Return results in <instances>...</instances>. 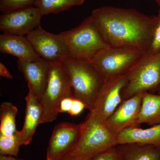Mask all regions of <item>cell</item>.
<instances>
[{
  "label": "cell",
  "mask_w": 160,
  "mask_h": 160,
  "mask_svg": "<svg viewBox=\"0 0 160 160\" xmlns=\"http://www.w3.org/2000/svg\"><path fill=\"white\" fill-rule=\"evenodd\" d=\"M91 16L108 46L149 49L157 15H148L134 8L105 6L94 9Z\"/></svg>",
  "instance_id": "6da1fadb"
},
{
  "label": "cell",
  "mask_w": 160,
  "mask_h": 160,
  "mask_svg": "<svg viewBox=\"0 0 160 160\" xmlns=\"http://www.w3.org/2000/svg\"><path fill=\"white\" fill-rule=\"evenodd\" d=\"M62 66L71 83L74 98L85 104L89 112L93 108L98 95L106 82L89 60L68 56Z\"/></svg>",
  "instance_id": "7a4b0ae2"
},
{
  "label": "cell",
  "mask_w": 160,
  "mask_h": 160,
  "mask_svg": "<svg viewBox=\"0 0 160 160\" xmlns=\"http://www.w3.org/2000/svg\"><path fill=\"white\" fill-rule=\"evenodd\" d=\"M117 135L89 112L82 123L78 141L66 157L75 160H90L92 158L116 147Z\"/></svg>",
  "instance_id": "3957f363"
},
{
  "label": "cell",
  "mask_w": 160,
  "mask_h": 160,
  "mask_svg": "<svg viewBox=\"0 0 160 160\" xmlns=\"http://www.w3.org/2000/svg\"><path fill=\"white\" fill-rule=\"evenodd\" d=\"M69 56L91 61L102 49L108 47L91 15L77 27L61 32Z\"/></svg>",
  "instance_id": "277c9868"
},
{
  "label": "cell",
  "mask_w": 160,
  "mask_h": 160,
  "mask_svg": "<svg viewBox=\"0 0 160 160\" xmlns=\"http://www.w3.org/2000/svg\"><path fill=\"white\" fill-rule=\"evenodd\" d=\"M146 51L129 47H108L92 60L105 82L126 76Z\"/></svg>",
  "instance_id": "5b68a950"
},
{
  "label": "cell",
  "mask_w": 160,
  "mask_h": 160,
  "mask_svg": "<svg viewBox=\"0 0 160 160\" xmlns=\"http://www.w3.org/2000/svg\"><path fill=\"white\" fill-rule=\"evenodd\" d=\"M127 82L122 92V101L153 89L160 85V52L146 51L126 75Z\"/></svg>",
  "instance_id": "8992f818"
},
{
  "label": "cell",
  "mask_w": 160,
  "mask_h": 160,
  "mask_svg": "<svg viewBox=\"0 0 160 160\" xmlns=\"http://www.w3.org/2000/svg\"><path fill=\"white\" fill-rule=\"evenodd\" d=\"M67 97L74 98L62 62H51L47 85L40 101L43 110L41 124L54 121L59 114L60 102Z\"/></svg>",
  "instance_id": "52a82bcc"
},
{
  "label": "cell",
  "mask_w": 160,
  "mask_h": 160,
  "mask_svg": "<svg viewBox=\"0 0 160 160\" xmlns=\"http://www.w3.org/2000/svg\"><path fill=\"white\" fill-rule=\"evenodd\" d=\"M35 51L42 58L50 62H62L69 56L62 35L50 33L41 26L26 36Z\"/></svg>",
  "instance_id": "ba28073f"
},
{
  "label": "cell",
  "mask_w": 160,
  "mask_h": 160,
  "mask_svg": "<svg viewBox=\"0 0 160 160\" xmlns=\"http://www.w3.org/2000/svg\"><path fill=\"white\" fill-rule=\"evenodd\" d=\"M42 17L34 6L3 12L0 16V29L5 34L27 35L41 26Z\"/></svg>",
  "instance_id": "9c48e42d"
},
{
  "label": "cell",
  "mask_w": 160,
  "mask_h": 160,
  "mask_svg": "<svg viewBox=\"0 0 160 160\" xmlns=\"http://www.w3.org/2000/svg\"><path fill=\"white\" fill-rule=\"evenodd\" d=\"M82 130V123L62 122L55 126L49 140L46 160H62L77 144Z\"/></svg>",
  "instance_id": "30bf717a"
},
{
  "label": "cell",
  "mask_w": 160,
  "mask_h": 160,
  "mask_svg": "<svg viewBox=\"0 0 160 160\" xmlns=\"http://www.w3.org/2000/svg\"><path fill=\"white\" fill-rule=\"evenodd\" d=\"M127 82L126 76L106 82L98 95L90 113L106 122L122 101V92Z\"/></svg>",
  "instance_id": "8fae6325"
},
{
  "label": "cell",
  "mask_w": 160,
  "mask_h": 160,
  "mask_svg": "<svg viewBox=\"0 0 160 160\" xmlns=\"http://www.w3.org/2000/svg\"><path fill=\"white\" fill-rule=\"evenodd\" d=\"M142 93L123 100L106 122L108 128L115 134L130 127H137L142 104Z\"/></svg>",
  "instance_id": "7c38bea8"
},
{
  "label": "cell",
  "mask_w": 160,
  "mask_h": 160,
  "mask_svg": "<svg viewBox=\"0 0 160 160\" xmlns=\"http://www.w3.org/2000/svg\"><path fill=\"white\" fill-rule=\"evenodd\" d=\"M51 62L41 58L35 62L18 60V69L27 82L28 88L40 101L44 93L49 77Z\"/></svg>",
  "instance_id": "4fadbf2b"
},
{
  "label": "cell",
  "mask_w": 160,
  "mask_h": 160,
  "mask_svg": "<svg viewBox=\"0 0 160 160\" xmlns=\"http://www.w3.org/2000/svg\"><path fill=\"white\" fill-rule=\"evenodd\" d=\"M0 51L26 62H35L42 58L35 51L30 41L24 36L5 34L0 36Z\"/></svg>",
  "instance_id": "5bb4252c"
},
{
  "label": "cell",
  "mask_w": 160,
  "mask_h": 160,
  "mask_svg": "<svg viewBox=\"0 0 160 160\" xmlns=\"http://www.w3.org/2000/svg\"><path fill=\"white\" fill-rule=\"evenodd\" d=\"M26 108L22 129L20 130L24 146L29 145L42 118L43 110L39 100L31 90L25 98Z\"/></svg>",
  "instance_id": "9a60e30c"
},
{
  "label": "cell",
  "mask_w": 160,
  "mask_h": 160,
  "mask_svg": "<svg viewBox=\"0 0 160 160\" xmlns=\"http://www.w3.org/2000/svg\"><path fill=\"white\" fill-rule=\"evenodd\" d=\"M117 141L118 145L138 143L152 145L160 148V124L147 129L138 127L128 128L117 135Z\"/></svg>",
  "instance_id": "2e32d148"
},
{
  "label": "cell",
  "mask_w": 160,
  "mask_h": 160,
  "mask_svg": "<svg viewBox=\"0 0 160 160\" xmlns=\"http://www.w3.org/2000/svg\"><path fill=\"white\" fill-rule=\"evenodd\" d=\"M117 148L122 160H160V148L152 145L126 143Z\"/></svg>",
  "instance_id": "e0dca14e"
},
{
  "label": "cell",
  "mask_w": 160,
  "mask_h": 160,
  "mask_svg": "<svg viewBox=\"0 0 160 160\" xmlns=\"http://www.w3.org/2000/svg\"><path fill=\"white\" fill-rule=\"evenodd\" d=\"M143 123L151 126L160 124V93L155 94L148 92H143L137 127Z\"/></svg>",
  "instance_id": "ac0fdd59"
},
{
  "label": "cell",
  "mask_w": 160,
  "mask_h": 160,
  "mask_svg": "<svg viewBox=\"0 0 160 160\" xmlns=\"http://www.w3.org/2000/svg\"><path fill=\"white\" fill-rule=\"evenodd\" d=\"M0 135L9 136L17 131L16 118L18 108L12 103L4 102L1 105Z\"/></svg>",
  "instance_id": "d6986e66"
},
{
  "label": "cell",
  "mask_w": 160,
  "mask_h": 160,
  "mask_svg": "<svg viewBox=\"0 0 160 160\" xmlns=\"http://www.w3.org/2000/svg\"><path fill=\"white\" fill-rule=\"evenodd\" d=\"M85 0H37L34 6L42 16L57 14L70 9L74 6H81Z\"/></svg>",
  "instance_id": "ffe728a7"
},
{
  "label": "cell",
  "mask_w": 160,
  "mask_h": 160,
  "mask_svg": "<svg viewBox=\"0 0 160 160\" xmlns=\"http://www.w3.org/2000/svg\"><path fill=\"white\" fill-rule=\"evenodd\" d=\"M24 146L21 132L9 136L0 135V155L18 157L20 146Z\"/></svg>",
  "instance_id": "44dd1931"
},
{
  "label": "cell",
  "mask_w": 160,
  "mask_h": 160,
  "mask_svg": "<svg viewBox=\"0 0 160 160\" xmlns=\"http://www.w3.org/2000/svg\"><path fill=\"white\" fill-rule=\"evenodd\" d=\"M37 0H0V11L2 12L34 6Z\"/></svg>",
  "instance_id": "7402d4cb"
},
{
  "label": "cell",
  "mask_w": 160,
  "mask_h": 160,
  "mask_svg": "<svg viewBox=\"0 0 160 160\" xmlns=\"http://www.w3.org/2000/svg\"><path fill=\"white\" fill-rule=\"evenodd\" d=\"M146 51L151 54H156L160 52V9L158 11L157 21L155 26L151 44Z\"/></svg>",
  "instance_id": "603a6c76"
},
{
  "label": "cell",
  "mask_w": 160,
  "mask_h": 160,
  "mask_svg": "<svg viewBox=\"0 0 160 160\" xmlns=\"http://www.w3.org/2000/svg\"><path fill=\"white\" fill-rule=\"evenodd\" d=\"M90 160H122L121 155L116 147L98 155Z\"/></svg>",
  "instance_id": "cb8c5ba5"
},
{
  "label": "cell",
  "mask_w": 160,
  "mask_h": 160,
  "mask_svg": "<svg viewBox=\"0 0 160 160\" xmlns=\"http://www.w3.org/2000/svg\"><path fill=\"white\" fill-rule=\"evenodd\" d=\"M85 109H86L85 104L80 100L74 98L71 109L68 113L72 116H77L80 114Z\"/></svg>",
  "instance_id": "d4e9b609"
},
{
  "label": "cell",
  "mask_w": 160,
  "mask_h": 160,
  "mask_svg": "<svg viewBox=\"0 0 160 160\" xmlns=\"http://www.w3.org/2000/svg\"><path fill=\"white\" fill-rule=\"evenodd\" d=\"M73 97H67L63 99L60 102L59 107V113L69 112L71 109L73 102Z\"/></svg>",
  "instance_id": "484cf974"
},
{
  "label": "cell",
  "mask_w": 160,
  "mask_h": 160,
  "mask_svg": "<svg viewBox=\"0 0 160 160\" xmlns=\"http://www.w3.org/2000/svg\"><path fill=\"white\" fill-rule=\"evenodd\" d=\"M0 75L1 76L8 79H12L13 78L9 70L7 69L5 65L2 63H0Z\"/></svg>",
  "instance_id": "4316f807"
},
{
  "label": "cell",
  "mask_w": 160,
  "mask_h": 160,
  "mask_svg": "<svg viewBox=\"0 0 160 160\" xmlns=\"http://www.w3.org/2000/svg\"><path fill=\"white\" fill-rule=\"evenodd\" d=\"M0 160H24L22 159H19L15 157L10 156L0 155Z\"/></svg>",
  "instance_id": "83f0119b"
},
{
  "label": "cell",
  "mask_w": 160,
  "mask_h": 160,
  "mask_svg": "<svg viewBox=\"0 0 160 160\" xmlns=\"http://www.w3.org/2000/svg\"><path fill=\"white\" fill-rule=\"evenodd\" d=\"M153 1L157 4L158 6L160 7V0H153Z\"/></svg>",
  "instance_id": "f1b7e54d"
},
{
  "label": "cell",
  "mask_w": 160,
  "mask_h": 160,
  "mask_svg": "<svg viewBox=\"0 0 160 160\" xmlns=\"http://www.w3.org/2000/svg\"><path fill=\"white\" fill-rule=\"evenodd\" d=\"M62 160H75L73 159H72L68 157H65Z\"/></svg>",
  "instance_id": "f546056e"
},
{
  "label": "cell",
  "mask_w": 160,
  "mask_h": 160,
  "mask_svg": "<svg viewBox=\"0 0 160 160\" xmlns=\"http://www.w3.org/2000/svg\"><path fill=\"white\" fill-rule=\"evenodd\" d=\"M157 89L158 92V93H160V85L158 87Z\"/></svg>",
  "instance_id": "4dcf8cb0"
}]
</instances>
